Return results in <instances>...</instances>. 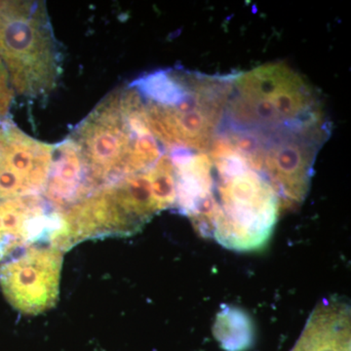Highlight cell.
Wrapping results in <instances>:
<instances>
[{"label":"cell","instance_id":"4","mask_svg":"<svg viewBox=\"0 0 351 351\" xmlns=\"http://www.w3.org/2000/svg\"><path fill=\"white\" fill-rule=\"evenodd\" d=\"M68 138L91 193L149 169L166 152L152 135L140 95L131 84L110 92Z\"/></svg>","mask_w":351,"mask_h":351},{"label":"cell","instance_id":"6","mask_svg":"<svg viewBox=\"0 0 351 351\" xmlns=\"http://www.w3.org/2000/svg\"><path fill=\"white\" fill-rule=\"evenodd\" d=\"M0 61L20 96L36 100L56 89L63 57L45 1L0 0Z\"/></svg>","mask_w":351,"mask_h":351},{"label":"cell","instance_id":"3","mask_svg":"<svg viewBox=\"0 0 351 351\" xmlns=\"http://www.w3.org/2000/svg\"><path fill=\"white\" fill-rule=\"evenodd\" d=\"M234 77L169 68L130 84L140 95L147 124L164 151L205 154L218 134Z\"/></svg>","mask_w":351,"mask_h":351},{"label":"cell","instance_id":"9","mask_svg":"<svg viewBox=\"0 0 351 351\" xmlns=\"http://www.w3.org/2000/svg\"><path fill=\"white\" fill-rule=\"evenodd\" d=\"M60 214L43 195L0 200V263L39 242H49Z\"/></svg>","mask_w":351,"mask_h":351},{"label":"cell","instance_id":"8","mask_svg":"<svg viewBox=\"0 0 351 351\" xmlns=\"http://www.w3.org/2000/svg\"><path fill=\"white\" fill-rule=\"evenodd\" d=\"M56 145L27 135L10 119L0 123V200L43 195Z\"/></svg>","mask_w":351,"mask_h":351},{"label":"cell","instance_id":"11","mask_svg":"<svg viewBox=\"0 0 351 351\" xmlns=\"http://www.w3.org/2000/svg\"><path fill=\"white\" fill-rule=\"evenodd\" d=\"M215 336L226 350H246L253 339L250 320L239 309L228 307L218 314L215 323Z\"/></svg>","mask_w":351,"mask_h":351},{"label":"cell","instance_id":"12","mask_svg":"<svg viewBox=\"0 0 351 351\" xmlns=\"http://www.w3.org/2000/svg\"><path fill=\"white\" fill-rule=\"evenodd\" d=\"M14 97H15V91L11 85L6 69L0 61V123L8 119Z\"/></svg>","mask_w":351,"mask_h":351},{"label":"cell","instance_id":"1","mask_svg":"<svg viewBox=\"0 0 351 351\" xmlns=\"http://www.w3.org/2000/svg\"><path fill=\"white\" fill-rule=\"evenodd\" d=\"M331 122L313 85L287 64L235 75L215 141L243 158L276 191L281 205L306 199Z\"/></svg>","mask_w":351,"mask_h":351},{"label":"cell","instance_id":"7","mask_svg":"<svg viewBox=\"0 0 351 351\" xmlns=\"http://www.w3.org/2000/svg\"><path fill=\"white\" fill-rule=\"evenodd\" d=\"M63 253L48 242H39L0 265V287L14 308L36 315L55 306L59 297Z\"/></svg>","mask_w":351,"mask_h":351},{"label":"cell","instance_id":"5","mask_svg":"<svg viewBox=\"0 0 351 351\" xmlns=\"http://www.w3.org/2000/svg\"><path fill=\"white\" fill-rule=\"evenodd\" d=\"M176 201L175 165L165 152L149 169L106 184L59 212L61 221L50 244L64 252L84 240L129 237L175 208Z\"/></svg>","mask_w":351,"mask_h":351},{"label":"cell","instance_id":"2","mask_svg":"<svg viewBox=\"0 0 351 351\" xmlns=\"http://www.w3.org/2000/svg\"><path fill=\"white\" fill-rule=\"evenodd\" d=\"M209 162L184 211L196 232L230 250H258L267 243L280 203L262 175L225 145L213 142Z\"/></svg>","mask_w":351,"mask_h":351},{"label":"cell","instance_id":"10","mask_svg":"<svg viewBox=\"0 0 351 351\" xmlns=\"http://www.w3.org/2000/svg\"><path fill=\"white\" fill-rule=\"evenodd\" d=\"M350 306L339 298L323 300L307 320L292 351H350Z\"/></svg>","mask_w":351,"mask_h":351}]
</instances>
